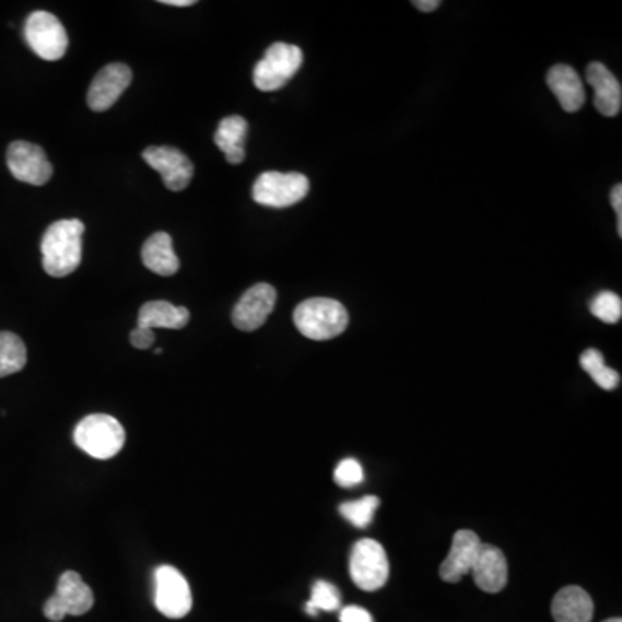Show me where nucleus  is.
<instances>
[{"instance_id": "f257e3e1", "label": "nucleus", "mask_w": 622, "mask_h": 622, "mask_svg": "<svg viewBox=\"0 0 622 622\" xmlns=\"http://www.w3.org/2000/svg\"><path fill=\"white\" fill-rule=\"evenodd\" d=\"M85 225L80 220L52 223L42 239V265L50 277H67L82 263V237Z\"/></svg>"}, {"instance_id": "f03ea898", "label": "nucleus", "mask_w": 622, "mask_h": 622, "mask_svg": "<svg viewBox=\"0 0 622 622\" xmlns=\"http://www.w3.org/2000/svg\"><path fill=\"white\" fill-rule=\"evenodd\" d=\"M294 326L312 341L338 338L350 324V315L342 303L330 297H312L294 309Z\"/></svg>"}, {"instance_id": "7ed1b4c3", "label": "nucleus", "mask_w": 622, "mask_h": 622, "mask_svg": "<svg viewBox=\"0 0 622 622\" xmlns=\"http://www.w3.org/2000/svg\"><path fill=\"white\" fill-rule=\"evenodd\" d=\"M125 437L127 434L124 425L106 413L85 416L79 422L73 434L74 445L97 460H107L120 454Z\"/></svg>"}, {"instance_id": "20e7f679", "label": "nucleus", "mask_w": 622, "mask_h": 622, "mask_svg": "<svg viewBox=\"0 0 622 622\" xmlns=\"http://www.w3.org/2000/svg\"><path fill=\"white\" fill-rule=\"evenodd\" d=\"M303 64V52L297 46L277 42L268 47L255 67L253 82L261 92H273L287 85Z\"/></svg>"}, {"instance_id": "39448f33", "label": "nucleus", "mask_w": 622, "mask_h": 622, "mask_svg": "<svg viewBox=\"0 0 622 622\" xmlns=\"http://www.w3.org/2000/svg\"><path fill=\"white\" fill-rule=\"evenodd\" d=\"M351 579L363 591H377L389 579V559L379 541L360 540L351 550Z\"/></svg>"}, {"instance_id": "423d86ee", "label": "nucleus", "mask_w": 622, "mask_h": 622, "mask_svg": "<svg viewBox=\"0 0 622 622\" xmlns=\"http://www.w3.org/2000/svg\"><path fill=\"white\" fill-rule=\"evenodd\" d=\"M309 180L303 174L265 172L253 186V199L261 207L289 208L308 196Z\"/></svg>"}, {"instance_id": "0eeeda50", "label": "nucleus", "mask_w": 622, "mask_h": 622, "mask_svg": "<svg viewBox=\"0 0 622 622\" xmlns=\"http://www.w3.org/2000/svg\"><path fill=\"white\" fill-rule=\"evenodd\" d=\"M94 607V594L82 576L74 571H67L59 577L56 594L44 606V614L49 621L61 622L67 615L87 614Z\"/></svg>"}, {"instance_id": "6e6552de", "label": "nucleus", "mask_w": 622, "mask_h": 622, "mask_svg": "<svg viewBox=\"0 0 622 622\" xmlns=\"http://www.w3.org/2000/svg\"><path fill=\"white\" fill-rule=\"evenodd\" d=\"M30 49L46 61H58L68 50V34L61 21L47 11H35L25 23Z\"/></svg>"}, {"instance_id": "1a4fd4ad", "label": "nucleus", "mask_w": 622, "mask_h": 622, "mask_svg": "<svg viewBox=\"0 0 622 622\" xmlns=\"http://www.w3.org/2000/svg\"><path fill=\"white\" fill-rule=\"evenodd\" d=\"M154 606L169 619L186 618L192 609L189 583L172 565H161L154 573Z\"/></svg>"}, {"instance_id": "9d476101", "label": "nucleus", "mask_w": 622, "mask_h": 622, "mask_svg": "<svg viewBox=\"0 0 622 622\" xmlns=\"http://www.w3.org/2000/svg\"><path fill=\"white\" fill-rule=\"evenodd\" d=\"M9 172L30 186H46L52 177V165L40 145L16 141L8 149Z\"/></svg>"}, {"instance_id": "9b49d317", "label": "nucleus", "mask_w": 622, "mask_h": 622, "mask_svg": "<svg viewBox=\"0 0 622 622\" xmlns=\"http://www.w3.org/2000/svg\"><path fill=\"white\" fill-rule=\"evenodd\" d=\"M145 163L156 169L165 181L166 189L180 192L189 187L195 177V165L186 154L175 148L166 145H151L142 153Z\"/></svg>"}, {"instance_id": "f8f14e48", "label": "nucleus", "mask_w": 622, "mask_h": 622, "mask_svg": "<svg viewBox=\"0 0 622 622\" xmlns=\"http://www.w3.org/2000/svg\"><path fill=\"white\" fill-rule=\"evenodd\" d=\"M277 303V291L270 284L253 285L234 306L232 321L234 326L244 332H253L260 329L267 318L272 314Z\"/></svg>"}, {"instance_id": "ddd939ff", "label": "nucleus", "mask_w": 622, "mask_h": 622, "mask_svg": "<svg viewBox=\"0 0 622 622\" xmlns=\"http://www.w3.org/2000/svg\"><path fill=\"white\" fill-rule=\"evenodd\" d=\"M132 83V70L124 62H112L95 74L89 89L87 104L92 112H107Z\"/></svg>"}, {"instance_id": "4468645a", "label": "nucleus", "mask_w": 622, "mask_h": 622, "mask_svg": "<svg viewBox=\"0 0 622 622\" xmlns=\"http://www.w3.org/2000/svg\"><path fill=\"white\" fill-rule=\"evenodd\" d=\"M482 541L474 531L460 529L455 532L451 549L442 564L439 576L443 582L458 583L463 576L470 574L481 550Z\"/></svg>"}, {"instance_id": "2eb2a0df", "label": "nucleus", "mask_w": 622, "mask_h": 622, "mask_svg": "<svg viewBox=\"0 0 622 622\" xmlns=\"http://www.w3.org/2000/svg\"><path fill=\"white\" fill-rule=\"evenodd\" d=\"M470 574L484 594H500L508 583L507 559L495 544L482 543Z\"/></svg>"}, {"instance_id": "dca6fc26", "label": "nucleus", "mask_w": 622, "mask_h": 622, "mask_svg": "<svg viewBox=\"0 0 622 622\" xmlns=\"http://www.w3.org/2000/svg\"><path fill=\"white\" fill-rule=\"evenodd\" d=\"M586 80L595 89V107L607 118L618 116L622 106L621 82L602 62H591L586 68Z\"/></svg>"}, {"instance_id": "f3484780", "label": "nucleus", "mask_w": 622, "mask_h": 622, "mask_svg": "<svg viewBox=\"0 0 622 622\" xmlns=\"http://www.w3.org/2000/svg\"><path fill=\"white\" fill-rule=\"evenodd\" d=\"M547 83L564 112L576 113L582 109L586 99L585 87L574 68L556 64L547 74Z\"/></svg>"}, {"instance_id": "a211bd4d", "label": "nucleus", "mask_w": 622, "mask_h": 622, "mask_svg": "<svg viewBox=\"0 0 622 622\" xmlns=\"http://www.w3.org/2000/svg\"><path fill=\"white\" fill-rule=\"evenodd\" d=\"M555 622H591L594 600L582 586H565L552 602Z\"/></svg>"}, {"instance_id": "6ab92c4d", "label": "nucleus", "mask_w": 622, "mask_h": 622, "mask_svg": "<svg viewBox=\"0 0 622 622\" xmlns=\"http://www.w3.org/2000/svg\"><path fill=\"white\" fill-rule=\"evenodd\" d=\"M142 263L157 275H175L180 268V260L175 255L172 235L166 232L151 235L142 248Z\"/></svg>"}, {"instance_id": "aec40b11", "label": "nucleus", "mask_w": 622, "mask_h": 622, "mask_svg": "<svg viewBox=\"0 0 622 622\" xmlns=\"http://www.w3.org/2000/svg\"><path fill=\"white\" fill-rule=\"evenodd\" d=\"M248 121L243 116H227L220 121L216 133H214V144L219 145L220 151L225 154L231 165H240L246 157V136H248Z\"/></svg>"}, {"instance_id": "412c9836", "label": "nucleus", "mask_w": 622, "mask_h": 622, "mask_svg": "<svg viewBox=\"0 0 622 622\" xmlns=\"http://www.w3.org/2000/svg\"><path fill=\"white\" fill-rule=\"evenodd\" d=\"M189 309L168 302H149L139 312L137 327L144 329H184L189 324Z\"/></svg>"}, {"instance_id": "4be33fe9", "label": "nucleus", "mask_w": 622, "mask_h": 622, "mask_svg": "<svg viewBox=\"0 0 622 622\" xmlns=\"http://www.w3.org/2000/svg\"><path fill=\"white\" fill-rule=\"evenodd\" d=\"M26 360L25 342L13 332H0V379L23 371Z\"/></svg>"}, {"instance_id": "5701e85b", "label": "nucleus", "mask_w": 622, "mask_h": 622, "mask_svg": "<svg viewBox=\"0 0 622 622\" xmlns=\"http://www.w3.org/2000/svg\"><path fill=\"white\" fill-rule=\"evenodd\" d=\"M583 371L588 372L591 375V379L600 386V388L606 389V391H614L619 388V383H621V375L615 372L614 368L607 367L606 360H603L602 353L595 350V348H589L583 353L582 359Z\"/></svg>"}, {"instance_id": "b1692460", "label": "nucleus", "mask_w": 622, "mask_h": 622, "mask_svg": "<svg viewBox=\"0 0 622 622\" xmlns=\"http://www.w3.org/2000/svg\"><path fill=\"white\" fill-rule=\"evenodd\" d=\"M339 607H341L339 589L332 583L324 582V579L315 582V585L312 586V598H309V602L305 607L306 614L315 618L320 610L335 612Z\"/></svg>"}, {"instance_id": "393cba45", "label": "nucleus", "mask_w": 622, "mask_h": 622, "mask_svg": "<svg viewBox=\"0 0 622 622\" xmlns=\"http://www.w3.org/2000/svg\"><path fill=\"white\" fill-rule=\"evenodd\" d=\"M380 500L377 496H363L356 502H347L339 505V514L350 520L356 528H367L374 519V514L379 508Z\"/></svg>"}, {"instance_id": "a878e982", "label": "nucleus", "mask_w": 622, "mask_h": 622, "mask_svg": "<svg viewBox=\"0 0 622 622\" xmlns=\"http://www.w3.org/2000/svg\"><path fill=\"white\" fill-rule=\"evenodd\" d=\"M589 309H591V314L598 320L606 321V324L612 326V324H618L621 320L622 300L615 293L603 291V293L594 297V302L589 303Z\"/></svg>"}, {"instance_id": "bb28decb", "label": "nucleus", "mask_w": 622, "mask_h": 622, "mask_svg": "<svg viewBox=\"0 0 622 622\" xmlns=\"http://www.w3.org/2000/svg\"><path fill=\"white\" fill-rule=\"evenodd\" d=\"M363 478H365L363 467L360 466L359 460H355V458H347V460H342V462H339V466L336 467L335 481L338 486H359V484H362Z\"/></svg>"}, {"instance_id": "cd10ccee", "label": "nucleus", "mask_w": 622, "mask_h": 622, "mask_svg": "<svg viewBox=\"0 0 622 622\" xmlns=\"http://www.w3.org/2000/svg\"><path fill=\"white\" fill-rule=\"evenodd\" d=\"M339 621L341 622H374L371 612L368 610L362 609L359 606H348L342 607L341 612H339Z\"/></svg>"}, {"instance_id": "c85d7f7f", "label": "nucleus", "mask_w": 622, "mask_h": 622, "mask_svg": "<svg viewBox=\"0 0 622 622\" xmlns=\"http://www.w3.org/2000/svg\"><path fill=\"white\" fill-rule=\"evenodd\" d=\"M154 341V330L144 329V327H137V329L132 330V335H130V342H132V347L137 348V350H148V348L153 347Z\"/></svg>"}, {"instance_id": "c756f323", "label": "nucleus", "mask_w": 622, "mask_h": 622, "mask_svg": "<svg viewBox=\"0 0 622 622\" xmlns=\"http://www.w3.org/2000/svg\"><path fill=\"white\" fill-rule=\"evenodd\" d=\"M610 202H612V208H614L615 214H618V234L622 237V186H618L612 189V195H610Z\"/></svg>"}, {"instance_id": "7c9ffc66", "label": "nucleus", "mask_w": 622, "mask_h": 622, "mask_svg": "<svg viewBox=\"0 0 622 622\" xmlns=\"http://www.w3.org/2000/svg\"><path fill=\"white\" fill-rule=\"evenodd\" d=\"M413 5L424 11V13H433V11H436V9L442 5V2H439V0H415Z\"/></svg>"}, {"instance_id": "2f4dec72", "label": "nucleus", "mask_w": 622, "mask_h": 622, "mask_svg": "<svg viewBox=\"0 0 622 622\" xmlns=\"http://www.w3.org/2000/svg\"><path fill=\"white\" fill-rule=\"evenodd\" d=\"M163 4L172 5V8H189V5H195V0H165Z\"/></svg>"}, {"instance_id": "473e14b6", "label": "nucleus", "mask_w": 622, "mask_h": 622, "mask_svg": "<svg viewBox=\"0 0 622 622\" xmlns=\"http://www.w3.org/2000/svg\"><path fill=\"white\" fill-rule=\"evenodd\" d=\"M603 622H622L621 618H612V619H607V621Z\"/></svg>"}]
</instances>
